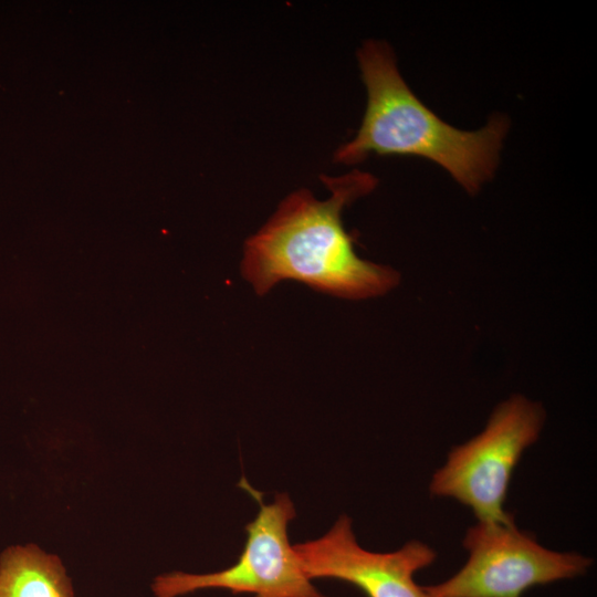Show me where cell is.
Returning <instances> with one entry per match:
<instances>
[{"mask_svg": "<svg viewBox=\"0 0 597 597\" xmlns=\"http://www.w3.org/2000/svg\"><path fill=\"white\" fill-rule=\"evenodd\" d=\"M321 178L331 192L326 200L316 199L307 189L293 191L245 241L243 276L259 295L284 280L350 300L387 293L399 283V273L360 259L342 221L343 210L371 192L377 179L357 169Z\"/></svg>", "mask_w": 597, "mask_h": 597, "instance_id": "1", "label": "cell"}, {"mask_svg": "<svg viewBox=\"0 0 597 597\" xmlns=\"http://www.w3.org/2000/svg\"><path fill=\"white\" fill-rule=\"evenodd\" d=\"M357 59L367 105L354 138L335 151L336 163L352 166L373 154L422 157L446 169L469 193L493 177L509 128L504 117L495 116L478 130H460L413 94L386 42H364Z\"/></svg>", "mask_w": 597, "mask_h": 597, "instance_id": "2", "label": "cell"}, {"mask_svg": "<svg viewBox=\"0 0 597 597\" xmlns=\"http://www.w3.org/2000/svg\"><path fill=\"white\" fill-rule=\"evenodd\" d=\"M305 575L349 583L367 597H429L413 575L430 566L436 552L419 541L398 551L375 553L356 541L352 520L343 514L320 538L293 545Z\"/></svg>", "mask_w": 597, "mask_h": 597, "instance_id": "6", "label": "cell"}, {"mask_svg": "<svg viewBox=\"0 0 597 597\" xmlns=\"http://www.w3.org/2000/svg\"><path fill=\"white\" fill-rule=\"evenodd\" d=\"M544 419L542 406L524 396L502 402L481 433L449 453L432 476L431 493L469 506L479 521L513 523L503 509L509 482L524 450L537 440Z\"/></svg>", "mask_w": 597, "mask_h": 597, "instance_id": "3", "label": "cell"}, {"mask_svg": "<svg viewBox=\"0 0 597 597\" xmlns=\"http://www.w3.org/2000/svg\"><path fill=\"white\" fill-rule=\"evenodd\" d=\"M238 486L259 504L253 521L245 525L247 540L235 564L211 574L172 573L158 576L153 590L156 597H177L203 588H223L254 597H326L303 572L287 537V524L295 517L286 493H279L270 504L264 494L241 478Z\"/></svg>", "mask_w": 597, "mask_h": 597, "instance_id": "4", "label": "cell"}, {"mask_svg": "<svg viewBox=\"0 0 597 597\" xmlns=\"http://www.w3.org/2000/svg\"><path fill=\"white\" fill-rule=\"evenodd\" d=\"M0 597H73V591L60 559L28 545L1 555Z\"/></svg>", "mask_w": 597, "mask_h": 597, "instance_id": "7", "label": "cell"}, {"mask_svg": "<svg viewBox=\"0 0 597 597\" xmlns=\"http://www.w3.org/2000/svg\"><path fill=\"white\" fill-rule=\"evenodd\" d=\"M463 546L469 557L449 579L422 586L429 597H521L531 587L584 575L593 561L545 548L510 524L483 522L470 527Z\"/></svg>", "mask_w": 597, "mask_h": 597, "instance_id": "5", "label": "cell"}]
</instances>
